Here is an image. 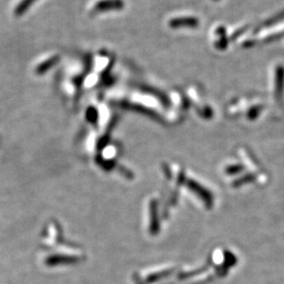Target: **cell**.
I'll use <instances>...</instances> for the list:
<instances>
[{
    "instance_id": "cell-1",
    "label": "cell",
    "mask_w": 284,
    "mask_h": 284,
    "mask_svg": "<svg viewBox=\"0 0 284 284\" xmlns=\"http://www.w3.org/2000/svg\"><path fill=\"white\" fill-rule=\"evenodd\" d=\"M34 1V0H22V1L20 2V4L16 8V10H15V14H22L25 10L29 8V6L31 5Z\"/></svg>"
}]
</instances>
